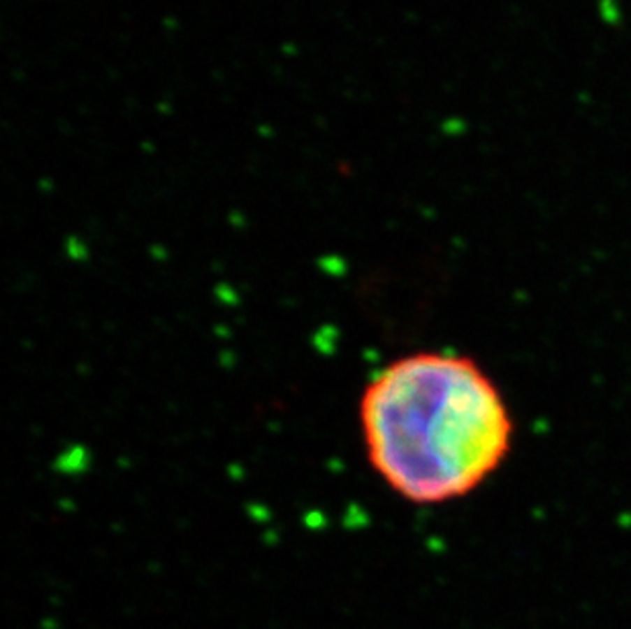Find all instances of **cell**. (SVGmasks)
<instances>
[{
	"instance_id": "obj_1",
	"label": "cell",
	"mask_w": 631,
	"mask_h": 629,
	"mask_svg": "<svg viewBox=\"0 0 631 629\" xmlns=\"http://www.w3.org/2000/svg\"><path fill=\"white\" fill-rule=\"evenodd\" d=\"M366 456L413 505L478 491L511 454L515 421L497 383L470 356L415 352L378 370L360 397Z\"/></svg>"
}]
</instances>
